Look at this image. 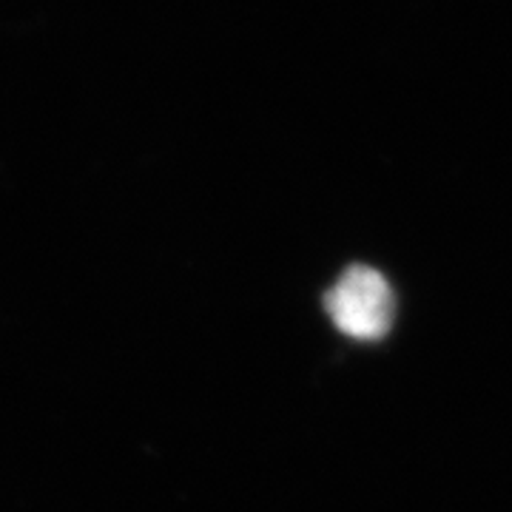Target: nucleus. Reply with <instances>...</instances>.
<instances>
[{"label":"nucleus","instance_id":"obj_1","mask_svg":"<svg viewBox=\"0 0 512 512\" xmlns=\"http://www.w3.org/2000/svg\"><path fill=\"white\" fill-rule=\"evenodd\" d=\"M325 308L339 333L359 342H376L393 325L396 296L384 274L367 265H350L333 282L325 296Z\"/></svg>","mask_w":512,"mask_h":512}]
</instances>
